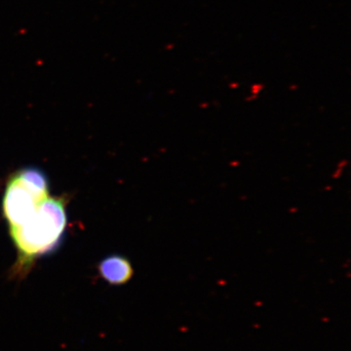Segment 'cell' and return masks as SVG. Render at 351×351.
<instances>
[{
	"label": "cell",
	"instance_id": "6da1fadb",
	"mask_svg": "<svg viewBox=\"0 0 351 351\" xmlns=\"http://www.w3.org/2000/svg\"><path fill=\"white\" fill-rule=\"evenodd\" d=\"M66 206L63 197L49 195L23 225L9 228L18 258L10 272L12 278H25L36 260L61 245L68 223Z\"/></svg>",
	"mask_w": 351,
	"mask_h": 351
},
{
	"label": "cell",
	"instance_id": "7a4b0ae2",
	"mask_svg": "<svg viewBox=\"0 0 351 351\" xmlns=\"http://www.w3.org/2000/svg\"><path fill=\"white\" fill-rule=\"evenodd\" d=\"M49 196L47 176L36 167H25L7 182L2 211L9 228L23 225Z\"/></svg>",
	"mask_w": 351,
	"mask_h": 351
},
{
	"label": "cell",
	"instance_id": "3957f363",
	"mask_svg": "<svg viewBox=\"0 0 351 351\" xmlns=\"http://www.w3.org/2000/svg\"><path fill=\"white\" fill-rule=\"evenodd\" d=\"M98 270L101 279L113 286L124 285L134 274L130 261L120 255H110L101 260Z\"/></svg>",
	"mask_w": 351,
	"mask_h": 351
}]
</instances>
